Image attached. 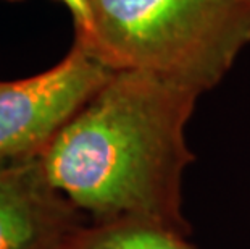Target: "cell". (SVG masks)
Masks as SVG:
<instances>
[{
  "instance_id": "8992f818",
  "label": "cell",
  "mask_w": 250,
  "mask_h": 249,
  "mask_svg": "<svg viewBox=\"0 0 250 249\" xmlns=\"http://www.w3.org/2000/svg\"><path fill=\"white\" fill-rule=\"evenodd\" d=\"M62 2L73 15L74 24L79 38L89 34L90 23H92V12H90V0H57Z\"/></svg>"
},
{
  "instance_id": "3957f363",
  "label": "cell",
  "mask_w": 250,
  "mask_h": 249,
  "mask_svg": "<svg viewBox=\"0 0 250 249\" xmlns=\"http://www.w3.org/2000/svg\"><path fill=\"white\" fill-rule=\"evenodd\" d=\"M113 73L76 39L50 70L0 83V167L39 157Z\"/></svg>"
},
{
  "instance_id": "52a82bcc",
  "label": "cell",
  "mask_w": 250,
  "mask_h": 249,
  "mask_svg": "<svg viewBox=\"0 0 250 249\" xmlns=\"http://www.w3.org/2000/svg\"><path fill=\"white\" fill-rule=\"evenodd\" d=\"M246 2H249V3H250V0H246Z\"/></svg>"
},
{
  "instance_id": "5b68a950",
  "label": "cell",
  "mask_w": 250,
  "mask_h": 249,
  "mask_svg": "<svg viewBox=\"0 0 250 249\" xmlns=\"http://www.w3.org/2000/svg\"><path fill=\"white\" fill-rule=\"evenodd\" d=\"M70 249H197L188 235L139 219L86 224Z\"/></svg>"
},
{
  "instance_id": "7a4b0ae2",
  "label": "cell",
  "mask_w": 250,
  "mask_h": 249,
  "mask_svg": "<svg viewBox=\"0 0 250 249\" xmlns=\"http://www.w3.org/2000/svg\"><path fill=\"white\" fill-rule=\"evenodd\" d=\"M84 45L115 71L213 89L250 44L246 0H90Z\"/></svg>"
},
{
  "instance_id": "6da1fadb",
  "label": "cell",
  "mask_w": 250,
  "mask_h": 249,
  "mask_svg": "<svg viewBox=\"0 0 250 249\" xmlns=\"http://www.w3.org/2000/svg\"><path fill=\"white\" fill-rule=\"evenodd\" d=\"M200 92L146 71H115L41 154L47 178L92 224L139 219L188 235L186 126Z\"/></svg>"
},
{
  "instance_id": "277c9868",
  "label": "cell",
  "mask_w": 250,
  "mask_h": 249,
  "mask_svg": "<svg viewBox=\"0 0 250 249\" xmlns=\"http://www.w3.org/2000/svg\"><path fill=\"white\" fill-rule=\"evenodd\" d=\"M83 215L52 186L39 157L0 167V249H70Z\"/></svg>"
}]
</instances>
